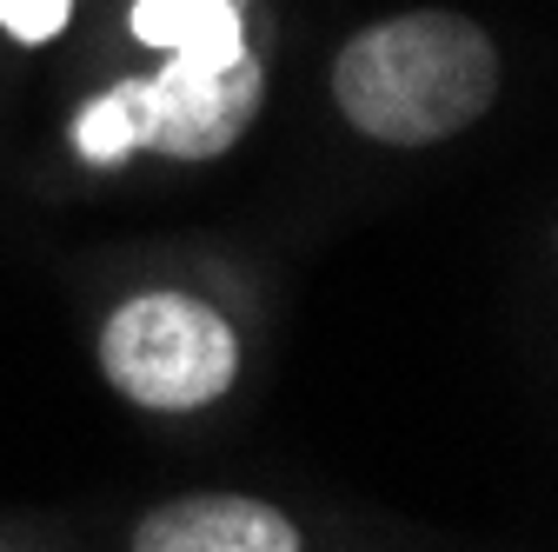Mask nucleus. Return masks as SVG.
Wrapping results in <instances>:
<instances>
[{"mask_svg":"<svg viewBox=\"0 0 558 552\" xmlns=\"http://www.w3.org/2000/svg\"><path fill=\"white\" fill-rule=\"evenodd\" d=\"M133 34L160 53H193V60L246 53L240 0H133Z\"/></svg>","mask_w":558,"mask_h":552,"instance_id":"39448f33","label":"nucleus"},{"mask_svg":"<svg viewBox=\"0 0 558 552\" xmlns=\"http://www.w3.org/2000/svg\"><path fill=\"white\" fill-rule=\"evenodd\" d=\"M107 380L147 412H199L214 406L240 373V339L220 307L193 293H140L100 333Z\"/></svg>","mask_w":558,"mask_h":552,"instance_id":"f03ea898","label":"nucleus"},{"mask_svg":"<svg viewBox=\"0 0 558 552\" xmlns=\"http://www.w3.org/2000/svg\"><path fill=\"white\" fill-rule=\"evenodd\" d=\"M499 94V47L478 21L412 8L360 27L332 60V100L366 141L433 147L465 133Z\"/></svg>","mask_w":558,"mask_h":552,"instance_id":"f257e3e1","label":"nucleus"},{"mask_svg":"<svg viewBox=\"0 0 558 552\" xmlns=\"http://www.w3.org/2000/svg\"><path fill=\"white\" fill-rule=\"evenodd\" d=\"M74 147L94 167H120L140 147H154V94H147V81H120L100 100H87L81 120H74Z\"/></svg>","mask_w":558,"mask_h":552,"instance_id":"423d86ee","label":"nucleus"},{"mask_svg":"<svg viewBox=\"0 0 558 552\" xmlns=\"http://www.w3.org/2000/svg\"><path fill=\"white\" fill-rule=\"evenodd\" d=\"M66 21H74V0H0V34H14L21 47H47Z\"/></svg>","mask_w":558,"mask_h":552,"instance_id":"0eeeda50","label":"nucleus"},{"mask_svg":"<svg viewBox=\"0 0 558 552\" xmlns=\"http://www.w3.org/2000/svg\"><path fill=\"white\" fill-rule=\"evenodd\" d=\"M140 552H300V526L246 493H193L133 526Z\"/></svg>","mask_w":558,"mask_h":552,"instance_id":"20e7f679","label":"nucleus"},{"mask_svg":"<svg viewBox=\"0 0 558 552\" xmlns=\"http://www.w3.org/2000/svg\"><path fill=\"white\" fill-rule=\"evenodd\" d=\"M147 94H154V154L214 160L253 127L259 94H266V67L253 53H233V60L173 53L160 74H147Z\"/></svg>","mask_w":558,"mask_h":552,"instance_id":"7ed1b4c3","label":"nucleus"}]
</instances>
